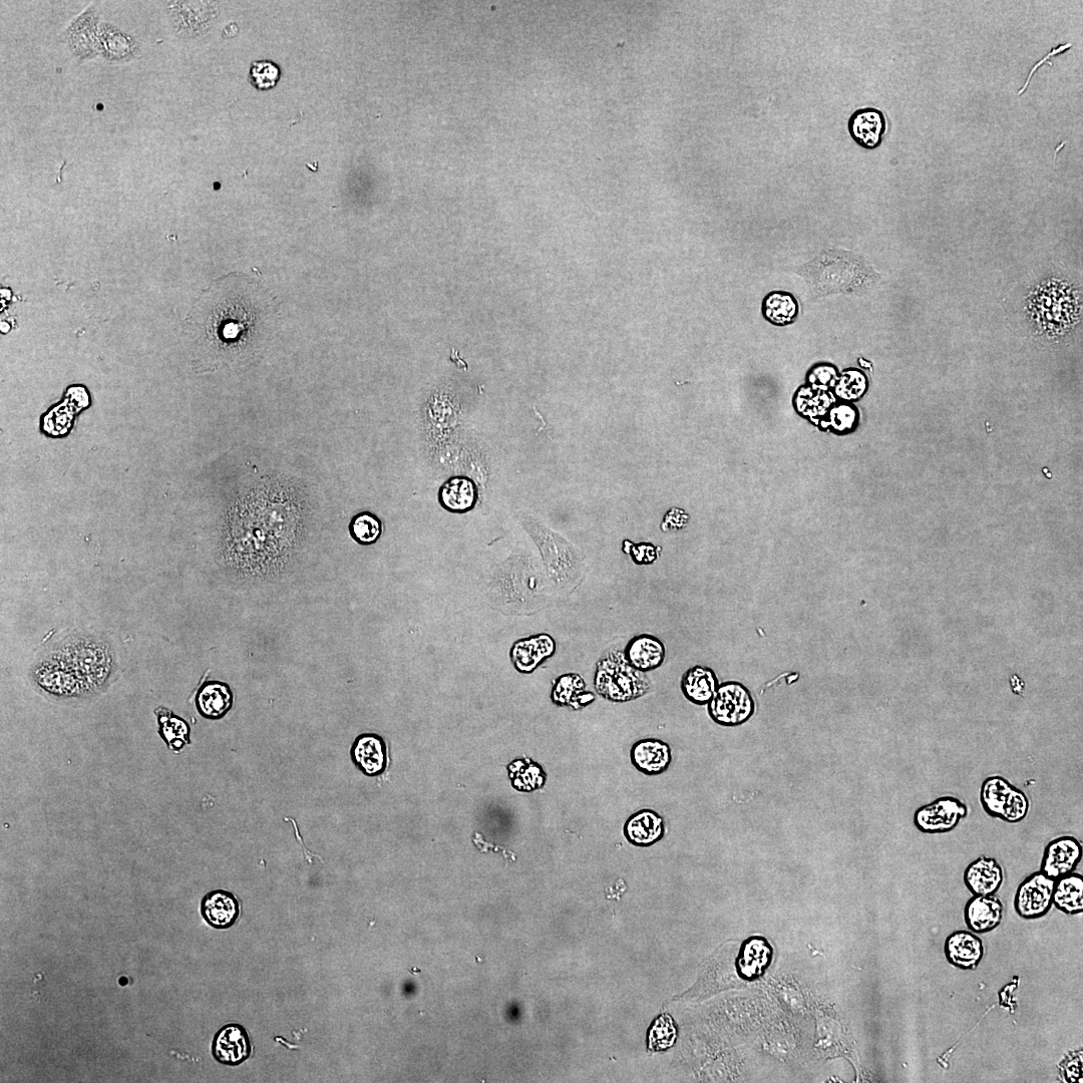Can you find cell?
<instances>
[{
  "label": "cell",
  "mask_w": 1083,
  "mask_h": 1083,
  "mask_svg": "<svg viewBox=\"0 0 1083 1083\" xmlns=\"http://www.w3.org/2000/svg\"><path fill=\"white\" fill-rule=\"evenodd\" d=\"M271 315L268 293L251 277L232 273L202 293L184 329L198 354L219 358L260 338Z\"/></svg>",
  "instance_id": "6da1fadb"
},
{
  "label": "cell",
  "mask_w": 1083,
  "mask_h": 1083,
  "mask_svg": "<svg viewBox=\"0 0 1083 1083\" xmlns=\"http://www.w3.org/2000/svg\"><path fill=\"white\" fill-rule=\"evenodd\" d=\"M95 696L118 678L117 650L105 634L76 630L51 647Z\"/></svg>",
  "instance_id": "7a4b0ae2"
},
{
  "label": "cell",
  "mask_w": 1083,
  "mask_h": 1083,
  "mask_svg": "<svg viewBox=\"0 0 1083 1083\" xmlns=\"http://www.w3.org/2000/svg\"><path fill=\"white\" fill-rule=\"evenodd\" d=\"M594 687L603 698L624 703L647 694L651 683L646 673L637 671L627 663L623 651L612 650L596 663Z\"/></svg>",
  "instance_id": "3957f363"
},
{
  "label": "cell",
  "mask_w": 1083,
  "mask_h": 1083,
  "mask_svg": "<svg viewBox=\"0 0 1083 1083\" xmlns=\"http://www.w3.org/2000/svg\"><path fill=\"white\" fill-rule=\"evenodd\" d=\"M800 272L819 295L854 291L868 281L864 276H870L854 256L839 251L823 253Z\"/></svg>",
  "instance_id": "277c9868"
},
{
  "label": "cell",
  "mask_w": 1083,
  "mask_h": 1083,
  "mask_svg": "<svg viewBox=\"0 0 1083 1083\" xmlns=\"http://www.w3.org/2000/svg\"><path fill=\"white\" fill-rule=\"evenodd\" d=\"M30 677L44 696L62 702H78L94 697L87 686L51 648L34 662Z\"/></svg>",
  "instance_id": "5b68a950"
},
{
  "label": "cell",
  "mask_w": 1083,
  "mask_h": 1083,
  "mask_svg": "<svg viewBox=\"0 0 1083 1083\" xmlns=\"http://www.w3.org/2000/svg\"><path fill=\"white\" fill-rule=\"evenodd\" d=\"M979 798L987 816L1007 824L1021 823L1030 811V801L1026 794L1001 776L985 779Z\"/></svg>",
  "instance_id": "8992f818"
},
{
  "label": "cell",
  "mask_w": 1083,
  "mask_h": 1083,
  "mask_svg": "<svg viewBox=\"0 0 1083 1083\" xmlns=\"http://www.w3.org/2000/svg\"><path fill=\"white\" fill-rule=\"evenodd\" d=\"M707 707L708 714L716 725L736 728L745 725L754 716L756 701L746 685L738 681H728L719 684Z\"/></svg>",
  "instance_id": "52a82bcc"
},
{
  "label": "cell",
  "mask_w": 1083,
  "mask_h": 1083,
  "mask_svg": "<svg viewBox=\"0 0 1083 1083\" xmlns=\"http://www.w3.org/2000/svg\"><path fill=\"white\" fill-rule=\"evenodd\" d=\"M968 816V807L951 796L940 797L916 810L913 822L926 835L948 834Z\"/></svg>",
  "instance_id": "ba28073f"
},
{
  "label": "cell",
  "mask_w": 1083,
  "mask_h": 1083,
  "mask_svg": "<svg viewBox=\"0 0 1083 1083\" xmlns=\"http://www.w3.org/2000/svg\"><path fill=\"white\" fill-rule=\"evenodd\" d=\"M1055 881L1037 871L1025 878L1014 896L1016 914L1024 920H1037L1046 916L1053 906Z\"/></svg>",
  "instance_id": "9c48e42d"
},
{
  "label": "cell",
  "mask_w": 1083,
  "mask_h": 1083,
  "mask_svg": "<svg viewBox=\"0 0 1083 1083\" xmlns=\"http://www.w3.org/2000/svg\"><path fill=\"white\" fill-rule=\"evenodd\" d=\"M1083 856L1082 844L1073 836H1061L1047 844L1040 872L1052 880L1075 872Z\"/></svg>",
  "instance_id": "30bf717a"
},
{
  "label": "cell",
  "mask_w": 1083,
  "mask_h": 1083,
  "mask_svg": "<svg viewBox=\"0 0 1083 1083\" xmlns=\"http://www.w3.org/2000/svg\"><path fill=\"white\" fill-rule=\"evenodd\" d=\"M214 1059L228 1066H237L245 1062L252 1054V1045L246 1029L236 1023H229L217 1031L212 1042Z\"/></svg>",
  "instance_id": "8fae6325"
},
{
  "label": "cell",
  "mask_w": 1083,
  "mask_h": 1083,
  "mask_svg": "<svg viewBox=\"0 0 1083 1083\" xmlns=\"http://www.w3.org/2000/svg\"><path fill=\"white\" fill-rule=\"evenodd\" d=\"M353 765L368 777L383 775L389 766L388 746L377 734L358 736L350 750Z\"/></svg>",
  "instance_id": "7c38bea8"
},
{
  "label": "cell",
  "mask_w": 1083,
  "mask_h": 1083,
  "mask_svg": "<svg viewBox=\"0 0 1083 1083\" xmlns=\"http://www.w3.org/2000/svg\"><path fill=\"white\" fill-rule=\"evenodd\" d=\"M556 648L555 639L550 634L541 633L515 642L510 657L518 672L531 674L555 654Z\"/></svg>",
  "instance_id": "4fadbf2b"
},
{
  "label": "cell",
  "mask_w": 1083,
  "mask_h": 1083,
  "mask_svg": "<svg viewBox=\"0 0 1083 1083\" xmlns=\"http://www.w3.org/2000/svg\"><path fill=\"white\" fill-rule=\"evenodd\" d=\"M167 15L175 31L181 36L192 37L209 28L215 19L210 3H166Z\"/></svg>",
  "instance_id": "5bb4252c"
},
{
  "label": "cell",
  "mask_w": 1083,
  "mask_h": 1083,
  "mask_svg": "<svg viewBox=\"0 0 1083 1083\" xmlns=\"http://www.w3.org/2000/svg\"><path fill=\"white\" fill-rule=\"evenodd\" d=\"M963 880L973 896H995L1003 885L1004 872L995 859L981 856L967 866Z\"/></svg>",
  "instance_id": "9a60e30c"
},
{
  "label": "cell",
  "mask_w": 1083,
  "mask_h": 1083,
  "mask_svg": "<svg viewBox=\"0 0 1083 1083\" xmlns=\"http://www.w3.org/2000/svg\"><path fill=\"white\" fill-rule=\"evenodd\" d=\"M948 962L961 970H974L984 957V944L977 934L960 930L949 935L944 944Z\"/></svg>",
  "instance_id": "2e32d148"
},
{
  "label": "cell",
  "mask_w": 1083,
  "mask_h": 1083,
  "mask_svg": "<svg viewBox=\"0 0 1083 1083\" xmlns=\"http://www.w3.org/2000/svg\"><path fill=\"white\" fill-rule=\"evenodd\" d=\"M623 654L632 668L648 673L662 666L666 647L659 638L651 634H640L629 640Z\"/></svg>",
  "instance_id": "e0dca14e"
},
{
  "label": "cell",
  "mask_w": 1083,
  "mask_h": 1083,
  "mask_svg": "<svg viewBox=\"0 0 1083 1083\" xmlns=\"http://www.w3.org/2000/svg\"><path fill=\"white\" fill-rule=\"evenodd\" d=\"M848 129L851 137L860 147L875 150L883 142L887 123L881 111L865 108L857 110L850 117Z\"/></svg>",
  "instance_id": "ac0fdd59"
},
{
  "label": "cell",
  "mask_w": 1083,
  "mask_h": 1083,
  "mask_svg": "<svg viewBox=\"0 0 1083 1083\" xmlns=\"http://www.w3.org/2000/svg\"><path fill=\"white\" fill-rule=\"evenodd\" d=\"M201 915L209 926L217 930H226L237 922L240 916V903L233 893L215 890L202 899Z\"/></svg>",
  "instance_id": "d6986e66"
},
{
  "label": "cell",
  "mask_w": 1083,
  "mask_h": 1083,
  "mask_svg": "<svg viewBox=\"0 0 1083 1083\" xmlns=\"http://www.w3.org/2000/svg\"><path fill=\"white\" fill-rule=\"evenodd\" d=\"M1002 918L1003 904L995 896H973L965 905V923L977 935L995 930Z\"/></svg>",
  "instance_id": "ffe728a7"
},
{
  "label": "cell",
  "mask_w": 1083,
  "mask_h": 1083,
  "mask_svg": "<svg viewBox=\"0 0 1083 1083\" xmlns=\"http://www.w3.org/2000/svg\"><path fill=\"white\" fill-rule=\"evenodd\" d=\"M630 759L638 772L646 776H658L668 770L672 762V754L666 743L646 739L632 746Z\"/></svg>",
  "instance_id": "44dd1931"
},
{
  "label": "cell",
  "mask_w": 1083,
  "mask_h": 1083,
  "mask_svg": "<svg viewBox=\"0 0 1083 1083\" xmlns=\"http://www.w3.org/2000/svg\"><path fill=\"white\" fill-rule=\"evenodd\" d=\"M195 703L202 717L208 720H219L232 709L234 694L225 682L207 681L198 689Z\"/></svg>",
  "instance_id": "7402d4cb"
},
{
  "label": "cell",
  "mask_w": 1083,
  "mask_h": 1083,
  "mask_svg": "<svg viewBox=\"0 0 1083 1083\" xmlns=\"http://www.w3.org/2000/svg\"><path fill=\"white\" fill-rule=\"evenodd\" d=\"M664 835V821L652 810H641L633 814L624 825L626 840L636 847H651L661 841Z\"/></svg>",
  "instance_id": "603a6c76"
},
{
  "label": "cell",
  "mask_w": 1083,
  "mask_h": 1083,
  "mask_svg": "<svg viewBox=\"0 0 1083 1083\" xmlns=\"http://www.w3.org/2000/svg\"><path fill=\"white\" fill-rule=\"evenodd\" d=\"M100 56L108 62H130L138 57L140 47L137 41L120 29L107 23L99 27Z\"/></svg>",
  "instance_id": "cb8c5ba5"
},
{
  "label": "cell",
  "mask_w": 1083,
  "mask_h": 1083,
  "mask_svg": "<svg viewBox=\"0 0 1083 1083\" xmlns=\"http://www.w3.org/2000/svg\"><path fill=\"white\" fill-rule=\"evenodd\" d=\"M719 681L713 669L696 665L682 675L680 687L684 697L691 703L704 706L713 698Z\"/></svg>",
  "instance_id": "d4e9b609"
},
{
  "label": "cell",
  "mask_w": 1083,
  "mask_h": 1083,
  "mask_svg": "<svg viewBox=\"0 0 1083 1083\" xmlns=\"http://www.w3.org/2000/svg\"><path fill=\"white\" fill-rule=\"evenodd\" d=\"M551 699L558 706L580 710L594 702L595 695L586 691V683L581 675L566 673L555 680Z\"/></svg>",
  "instance_id": "484cf974"
},
{
  "label": "cell",
  "mask_w": 1083,
  "mask_h": 1083,
  "mask_svg": "<svg viewBox=\"0 0 1083 1083\" xmlns=\"http://www.w3.org/2000/svg\"><path fill=\"white\" fill-rule=\"evenodd\" d=\"M155 714L159 725L158 733L168 749L177 754L184 751L191 743V728L188 722L163 706L156 708Z\"/></svg>",
  "instance_id": "4316f807"
},
{
  "label": "cell",
  "mask_w": 1083,
  "mask_h": 1083,
  "mask_svg": "<svg viewBox=\"0 0 1083 1083\" xmlns=\"http://www.w3.org/2000/svg\"><path fill=\"white\" fill-rule=\"evenodd\" d=\"M1053 906L1066 915L1083 912V877L1078 873L1063 876L1054 883Z\"/></svg>",
  "instance_id": "83f0119b"
},
{
  "label": "cell",
  "mask_w": 1083,
  "mask_h": 1083,
  "mask_svg": "<svg viewBox=\"0 0 1083 1083\" xmlns=\"http://www.w3.org/2000/svg\"><path fill=\"white\" fill-rule=\"evenodd\" d=\"M477 497L474 483L463 477L453 478L448 481L440 493L442 506L452 513L471 511L477 503Z\"/></svg>",
  "instance_id": "f1b7e54d"
},
{
  "label": "cell",
  "mask_w": 1083,
  "mask_h": 1083,
  "mask_svg": "<svg viewBox=\"0 0 1083 1083\" xmlns=\"http://www.w3.org/2000/svg\"><path fill=\"white\" fill-rule=\"evenodd\" d=\"M509 770L518 791L532 792L545 785L546 776L542 768L530 760L517 761L511 764Z\"/></svg>",
  "instance_id": "f546056e"
},
{
  "label": "cell",
  "mask_w": 1083,
  "mask_h": 1083,
  "mask_svg": "<svg viewBox=\"0 0 1083 1083\" xmlns=\"http://www.w3.org/2000/svg\"><path fill=\"white\" fill-rule=\"evenodd\" d=\"M766 317L774 324L787 325L798 315V303L788 293L776 292L769 295L764 304Z\"/></svg>",
  "instance_id": "4dcf8cb0"
},
{
  "label": "cell",
  "mask_w": 1083,
  "mask_h": 1083,
  "mask_svg": "<svg viewBox=\"0 0 1083 1083\" xmlns=\"http://www.w3.org/2000/svg\"><path fill=\"white\" fill-rule=\"evenodd\" d=\"M349 530L358 544L373 545L383 534V523L372 513H361L352 519Z\"/></svg>",
  "instance_id": "1f68e13d"
},
{
  "label": "cell",
  "mask_w": 1083,
  "mask_h": 1083,
  "mask_svg": "<svg viewBox=\"0 0 1083 1083\" xmlns=\"http://www.w3.org/2000/svg\"><path fill=\"white\" fill-rule=\"evenodd\" d=\"M77 410L60 405L44 416L42 420L43 431L51 437H63L67 435L75 420Z\"/></svg>",
  "instance_id": "d6a6232c"
},
{
  "label": "cell",
  "mask_w": 1083,
  "mask_h": 1083,
  "mask_svg": "<svg viewBox=\"0 0 1083 1083\" xmlns=\"http://www.w3.org/2000/svg\"><path fill=\"white\" fill-rule=\"evenodd\" d=\"M676 1039V1028L668 1015L658 1018L648 1035V1046L653 1051L671 1047Z\"/></svg>",
  "instance_id": "836d02e7"
},
{
  "label": "cell",
  "mask_w": 1083,
  "mask_h": 1083,
  "mask_svg": "<svg viewBox=\"0 0 1083 1083\" xmlns=\"http://www.w3.org/2000/svg\"><path fill=\"white\" fill-rule=\"evenodd\" d=\"M280 79V69L269 61L254 62L250 69V82L259 91L273 89Z\"/></svg>",
  "instance_id": "e575fe53"
},
{
  "label": "cell",
  "mask_w": 1083,
  "mask_h": 1083,
  "mask_svg": "<svg viewBox=\"0 0 1083 1083\" xmlns=\"http://www.w3.org/2000/svg\"><path fill=\"white\" fill-rule=\"evenodd\" d=\"M866 388L865 377L859 372L851 371L843 375L837 387V394L843 399L855 400L865 393Z\"/></svg>",
  "instance_id": "d590c367"
},
{
  "label": "cell",
  "mask_w": 1083,
  "mask_h": 1083,
  "mask_svg": "<svg viewBox=\"0 0 1083 1083\" xmlns=\"http://www.w3.org/2000/svg\"><path fill=\"white\" fill-rule=\"evenodd\" d=\"M659 550L658 547L648 543L632 544L629 541L623 543V551L630 555L637 565L653 564L659 557Z\"/></svg>",
  "instance_id": "8d00e7d4"
},
{
  "label": "cell",
  "mask_w": 1083,
  "mask_h": 1083,
  "mask_svg": "<svg viewBox=\"0 0 1083 1083\" xmlns=\"http://www.w3.org/2000/svg\"><path fill=\"white\" fill-rule=\"evenodd\" d=\"M836 380L837 373L832 367L817 368L810 377V381L815 387H830L834 385Z\"/></svg>",
  "instance_id": "74e56055"
},
{
  "label": "cell",
  "mask_w": 1083,
  "mask_h": 1083,
  "mask_svg": "<svg viewBox=\"0 0 1083 1083\" xmlns=\"http://www.w3.org/2000/svg\"><path fill=\"white\" fill-rule=\"evenodd\" d=\"M687 519L688 517L683 511L672 509L665 515L661 528L664 532L674 528H683L687 523Z\"/></svg>",
  "instance_id": "f35d334b"
},
{
  "label": "cell",
  "mask_w": 1083,
  "mask_h": 1083,
  "mask_svg": "<svg viewBox=\"0 0 1083 1083\" xmlns=\"http://www.w3.org/2000/svg\"><path fill=\"white\" fill-rule=\"evenodd\" d=\"M1010 686L1014 693L1023 695L1025 690V682L1021 680L1016 674L1010 678Z\"/></svg>",
  "instance_id": "ab89813d"
}]
</instances>
